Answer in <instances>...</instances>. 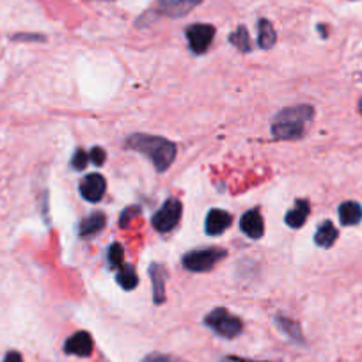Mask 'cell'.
Returning a JSON list of instances; mask_svg holds the SVG:
<instances>
[{
	"label": "cell",
	"instance_id": "14",
	"mask_svg": "<svg viewBox=\"0 0 362 362\" xmlns=\"http://www.w3.org/2000/svg\"><path fill=\"white\" fill-rule=\"evenodd\" d=\"M337 236H340V233H337L336 226H334L330 220H325V222H321V226L318 227L316 234H314V241H316V246L323 247V249H330V247L336 243Z\"/></svg>",
	"mask_w": 362,
	"mask_h": 362
},
{
	"label": "cell",
	"instance_id": "28",
	"mask_svg": "<svg viewBox=\"0 0 362 362\" xmlns=\"http://www.w3.org/2000/svg\"><path fill=\"white\" fill-rule=\"evenodd\" d=\"M358 112L362 114V98H361V102H358Z\"/></svg>",
	"mask_w": 362,
	"mask_h": 362
},
{
	"label": "cell",
	"instance_id": "20",
	"mask_svg": "<svg viewBox=\"0 0 362 362\" xmlns=\"http://www.w3.org/2000/svg\"><path fill=\"white\" fill-rule=\"evenodd\" d=\"M117 283H119V286L123 290L132 291L139 284V277H137L135 270L132 267H121L119 274H117Z\"/></svg>",
	"mask_w": 362,
	"mask_h": 362
},
{
	"label": "cell",
	"instance_id": "7",
	"mask_svg": "<svg viewBox=\"0 0 362 362\" xmlns=\"http://www.w3.org/2000/svg\"><path fill=\"white\" fill-rule=\"evenodd\" d=\"M105 190L107 181L105 177L98 173L89 174V176L83 177L82 183H80V196L86 201H89V203H98V201H102Z\"/></svg>",
	"mask_w": 362,
	"mask_h": 362
},
{
	"label": "cell",
	"instance_id": "18",
	"mask_svg": "<svg viewBox=\"0 0 362 362\" xmlns=\"http://www.w3.org/2000/svg\"><path fill=\"white\" fill-rule=\"evenodd\" d=\"M276 321H277V325H279L281 330H283L284 334L290 337V340L297 341V343H304V336H302L300 325H298L297 321L290 320V318L283 316V314H277Z\"/></svg>",
	"mask_w": 362,
	"mask_h": 362
},
{
	"label": "cell",
	"instance_id": "8",
	"mask_svg": "<svg viewBox=\"0 0 362 362\" xmlns=\"http://www.w3.org/2000/svg\"><path fill=\"white\" fill-rule=\"evenodd\" d=\"M93 337L89 332L79 330L72 337H68L65 343V351L68 355H76V357H90L93 354Z\"/></svg>",
	"mask_w": 362,
	"mask_h": 362
},
{
	"label": "cell",
	"instance_id": "10",
	"mask_svg": "<svg viewBox=\"0 0 362 362\" xmlns=\"http://www.w3.org/2000/svg\"><path fill=\"white\" fill-rule=\"evenodd\" d=\"M240 227L247 236L253 238V240H257L264 233L263 217H261V213L257 210H249L240 219Z\"/></svg>",
	"mask_w": 362,
	"mask_h": 362
},
{
	"label": "cell",
	"instance_id": "9",
	"mask_svg": "<svg viewBox=\"0 0 362 362\" xmlns=\"http://www.w3.org/2000/svg\"><path fill=\"white\" fill-rule=\"evenodd\" d=\"M203 0H159V8L170 18H181L196 9Z\"/></svg>",
	"mask_w": 362,
	"mask_h": 362
},
{
	"label": "cell",
	"instance_id": "25",
	"mask_svg": "<svg viewBox=\"0 0 362 362\" xmlns=\"http://www.w3.org/2000/svg\"><path fill=\"white\" fill-rule=\"evenodd\" d=\"M137 213H139V210H137V208H128V210H125V213H123V215H121V219H119V226L125 227L126 224L130 222V219H132L133 215H137Z\"/></svg>",
	"mask_w": 362,
	"mask_h": 362
},
{
	"label": "cell",
	"instance_id": "22",
	"mask_svg": "<svg viewBox=\"0 0 362 362\" xmlns=\"http://www.w3.org/2000/svg\"><path fill=\"white\" fill-rule=\"evenodd\" d=\"M89 163V153H86L83 149H76L75 155H73L72 166L75 170H83Z\"/></svg>",
	"mask_w": 362,
	"mask_h": 362
},
{
	"label": "cell",
	"instance_id": "15",
	"mask_svg": "<svg viewBox=\"0 0 362 362\" xmlns=\"http://www.w3.org/2000/svg\"><path fill=\"white\" fill-rule=\"evenodd\" d=\"M107 219L103 213L96 211V213H90L87 219H83L79 226V234L80 236H93V234H98L100 231L105 227Z\"/></svg>",
	"mask_w": 362,
	"mask_h": 362
},
{
	"label": "cell",
	"instance_id": "27",
	"mask_svg": "<svg viewBox=\"0 0 362 362\" xmlns=\"http://www.w3.org/2000/svg\"><path fill=\"white\" fill-rule=\"evenodd\" d=\"M222 362H257V361H249V358H243V357H226Z\"/></svg>",
	"mask_w": 362,
	"mask_h": 362
},
{
	"label": "cell",
	"instance_id": "5",
	"mask_svg": "<svg viewBox=\"0 0 362 362\" xmlns=\"http://www.w3.org/2000/svg\"><path fill=\"white\" fill-rule=\"evenodd\" d=\"M181 213H183V206L177 199H167L166 203L160 206V210L156 211L153 219H151V224L155 227L159 233H169L174 227L180 224Z\"/></svg>",
	"mask_w": 362,
	"mask_h": 362
},
{
	"label": "cell",
	"instance_id": "12",
	"mask_svg": "<svg viewBox=\"0 0 362 362\" xmlns=\"http://www.w3.org/2000/svg\"><path fill=\"white\" fill-rule=\"evenodd\" d=\"M149 277L153 283V300L155 304H163L166 302V281L167 270L159 263H153L149 267Z\"/></svg>",
	"mask_w": 362,
	"mask_h": 362
},
{
	"label": "cell",
	"instance_id": "11",
	"mask_svg": "<svg viewBox=\"0 0 362 362\" xmlns=\"http://www.w3.org/2000/svg\"><path fill=\"white\" fill-rule=\"evenodd\" d=\"M233 222V217L227 213V211L219 210H210V213L206 215V233L210 236H217V234H222L227 227Z\"/></svg>",
	"mask_w": 362,
	"mask_h": 362
},
{
	"label": "cell",
	"instance_id": "19",
	"mask_svg": "<svg viewBox=\"0 0 362 362\" xmlns=\"http://www.w3.org/2000/svg\"><path fill=\"white\" fill-rule=\"evenodd\" d=\"M229 41L231 45L236 46L240 52H250L253 50V45H250V36H249V30L246 29L243 25L238 27L236 30H234L233 34L229 36Z\"/></svg>",
	"mask_w": 362,
	"mask_h": 362
},
{
	"label": "cell",
	"instance_id": "6",
	"mask_svg": "<svg viewBox=\"0 0 362 362\" xmlns=\"http://www.w3.org/2000/svg\"><path fill=\"white\" fill-rule=\"evenodd\" d=\"M213 38H215V27L210 25V23H194L187 29L189 46L197 55H203L210 48Z\"/></svg>",
	"mask_w": 362,
	"mask_h": 362
},
{
	"label": "cell",
	"instance_id": "3",
	"mask_svg": "<svg viewBox=\"0 0 362 362\" xmlns=\"http://www.w3.org/2000/svg\"><path fill=\"white\" fill-rule=\"evenodd\" d=\"M204 325L215 332L217 336L226 337V340L238 337L241 334V330H243V323H241L240 318L231 314L229 311L224 309V307H217V309L211 311V313L204 318Z\"/></svg>",
	"mask_w": 362,
	"mask_h": 362
},
{
	"label": "cell",
	"instance_id": "17",
	"mask_svg": "<svg viewBox=\"0 0 362 362\" xmlns=\"http://www.w3.org/2000/svg\"><path fill=\"white\" fill-rule=\"evenodd\" d=\"M277 41V34H276V29L272 25L268 20H260L257 23V43L263 50H270L272 46L276 45Z\"/></svg>",
	"mask_w": 362,
	"mask_h": 362
},
{
	"label": "cell",
	"instance_id": "2",
	"mask_svg": "<svg viewBox=\"0 0 362 362\" xmlns=\"http://www.w3.org/2000/svg\"><path fill=\"white\" fill-rule=\"evenodd\" d=\"M314 110L311 105H295L281 110L272 123V133L281 140H297L304 137L307 125L313 121Z\"/></svg>",
	"mask_w": 362,
	"mask_h": 362
},
{
	"label": "cell",
	"instance_id": "24",
	"mask_svg": "<svg viewBox=\"0 0 362 362\" xmlns=\"http://www.w3.org/2000/svg\"><path fill=\"white\" fill-rule=\"evenodd\" d=\"M89 160L95 163L96 167H102L103 163H105V160H107L105 149H103V147H93V149H90V153H89Z\"/></svg>",
	"mask_w": 362,
	"mask_h": 362
},
{
	"label": "cell",
	"instance_id": "16",
	"mask_svg": "<svg viewBox=\"0 0 362 362\" xmlns=\"http://www.w3.org/2000/svg\"><path fill=\"white\" fill-rule=\"evenodd\" d=\"M340 220L343 226H357L362 220V206L355 201H347L340 206Z\"/></svg>",
	"mask_w": 362,
	"mask_h": 362
},
{
	"label": "cell",
	"instance_id": "23",
	"mask_svg": "<svg viewBox=\"0 0 362 362\" xmlns=\"http://www.w3.org/2000/svg\"><path fill=\"white\" fill-rule=\"evenodd\" d=\"M142 362H187V361L173 357V355H166V354H149L142 358Z\"/></svg>",
	"mask_w": 362,
	"mask_h": 362
},
{
	"label": "cell",
	"instance_id": "21",
	"mask_svg": "<svg viewBox=\"0 0 362 362\" xmlns=\"http://www.w3.org/2000/svg\"><path fill=\"white\" fill-rule=\"evenodd\" d=\"M109 264L110 268L123 267V247L119 243H112L109 247Z\"/></svg>",
	"mask_w": 362,
	"mask_h": 362
},
{
	"label": "cell",
	"instance_id": "26",
	"mask_svg": "<svg viewBox=\"0 0 362 362\" xmlns=\"http://www.w3.org/2000/svg\"><path fill=\"white\" fill-rule=\"evenodd\" d=\"M2 362H23V357L18 354V351H8Z\"/></svg>",
	"mask_w": 362,
	"mask_h": 362
},
{
	"label": "cell",
	"instance_id": "1",
	"mask_svg": "<svg viewBox=\"0 0 362 362\" xmlns=\"http://www.w3.org/2000/svg\"><path fill=\"white\" fill-rule=\"evenodd\" d=\"M126 147L146 156L156 167L159 173L169 169L173 166L174 159H176V146L169 139H163V137L133 133L126 139Z\"/></svg>",
	"mask_w": 362,
	"mask_h": 362
},
{
	"label": "cell",
	"instance_id": "13",
	"mask_svg": "<svg viewBox=\"0 0 362 362\" xmlns=\"http://www.w3.org/2000/svg\"><path fill=\"white\" fill-rule=\"evenodd\" d=\"M307 217H309V203L304 199H300V201H297L295 206L286 213V224L290 227L298 229V227H302L304 224H306Z\"/></svg>",
	"mask_w": 362,
	"mask_h": 362
},
{
	"label": "cell",
	"instance_id": "4",
	"mask_svg": "<svg viewBox=\"0 0 362 362\" xmlns=\"http://www.w3.org/2000/svg\"><path fill=\"white\" fill-rule=\"evenodd\" d=\"M226 257V250L219 249V247H211V249H199L190 250L183 257V267L190 272H208L215 267L220 260Z\"/></svg>",
	"mask_w": 362,
	"mask_h": 362
}]
</instances>
